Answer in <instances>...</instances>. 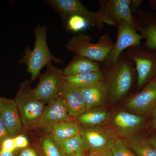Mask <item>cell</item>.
Wrapping results in <instances>:
<instances>
[{
  "label": "cell",
  "mask_w": 156,
  "mask_h": 156,
  "mask_svg": "<svg viewBox=\"0 0 156 156\" xmlns=\"http://www.w3.org/2000/svg\"><path fill=\"white\" fill-rule=\"evenodd\" d=\"M34 46L32 50L26 48L25 54L21 61L27 68V72L30 74L31 82L35 80L43 67L52 63H62L60 58L53 56L48 48L47 42V27L38 25L34 29Z\"/></svg>",
  "instance_id": "cell-1"
},
{
  "label": "cell",
  "mask_w": 156,
  "mask_h": 156,
  "mask_svg": "<svg viewBox=\"0 0 156 156\" xmlns=\"http://www.w3.org/2000/svg\"><path fill=\"white\" fill-rule=\"evenodd\" d=\"M30 80L23 81L14 100L23 126L26 130L37 128V123L44 109L45 103L34 95Z\"/></svg>",
  "instance_id": "cell-2"
},
{
  "label": "cell",
  "mask_w": 156,
  "mask_h": 156,
  "mask_svg": "<svg viewBox=\"0 0 156 156\" xmlns=\"http://www.w3.org/2000/svg\"><path fill=\"white\" fill-rule=\"evenodd\" d=\"M114 46V44L108 36H104L98 43H93L90 37L81 34L70 39L66 48L77 56L103 62L110 54Z\"/></svg>",
  "instance_id": "cell-3"
},
{
  "label": "cell",
  "mask_w": 156,
  "mask_h": 156,
  "mask_svg": "<svg viewBox=\"0 0 156 156\" xmlns=\"http://www.w3.org/2000/svg\"><path fill=\"white\" fill-rule=\"evenodd\" d=\"M65 81L63 69L50 63L47 65L46 71L40 76L38 84L33 89V92L39 100L49 103L59 96Z\"/></svg>",
  "instance_id": "cell-4"
},
{
  "label": "cell",
  "mask_w": 156,
  "mask_h": 156,
  "mask_svg": "<svg viewBox=\"0 0 156 156\" xmlns=\"http://www.w3.org/2000/svg\"><path fill=\"white\" fill-rule=\"evenodd\" d=\"M133 68L128 61L117 62L109 73L106 84L109 97L113 101L122 99L131 89L133 80Z\"/></svg>",
  "instance_id": "cell-5"
},
{
  "label": "cell",
  "mask_w": 156,
  "mask_h": 156,
  "mask_svg": "<svg viewBox=\"0 0 156 156\" xmlns=\"http://www.w3.org/2000/svg\"><path fill=\"white\" fill-rule=\"evenodd\" d=\"M48 3L66 20L78 15L86 18L92 26L100 27L103 23L99 11H90L79 0H50Z\"/></svg>",
  "instance_id": "cell-6"
},
{
  "label": "cell",
  "mask_w": 156,
  "mask_h": 156,
  "mask_svg": "<svg viewBox=\"0 0 156 156\" xmlns=\"http://www.w3.org/2000/svg\"><path fill=\"white\" fill-rule=\"evenodd\" d=\"M129 0L101 1L100 13L103 23L117 25L121 20H125L135 27V23L130 10Z\"/></svg>",
  "instance_id": "cell-7"
},
{
  "label": "cell",
  "mask_w": 156,
  "mask_h": 156,
  "mask_svg": "<svg viewBox=\"0 0 156 156\" xmlns=\"http://www.w3.org/2000/svg\"><path fill=\"white\" fill-rule=\"evenodd\" d=\"M37 123V128L47 133H51L55 125L64 121H72L63 98L58 96L48 103Z\"/></svg>",
  "instance_id": "cell-8"
},
{
  "label": "cell",
  "mask_w": 156,
  "mask_h": 156,
  "mask_svg": "<svg viewBox=\"0 0 156 156\" xmlns=\"http://www.w3.org/2000/svg\"><path fill=\"white\" fill-rule=\"evenodd\" d=\"M118 26V36L115 44L109 56L113 65H115L123 50L129 47H136L140 44L142 35L136 32L135 27L131 23L121 20Z\"/></svg>",
  "instance_id": "cell-9"
},
{
  "label": "cell",
  "mask_w": 156,
  "mask_h": 156,
  "mask_svg": "<svg viewBox=\"0 0 156 156\" xmlns=\"http://www.w3.org/2000/svg\"><path fill=\"white\" fill-rule=\"evenodd\" d=\"M156 105V80H151L139 93L131 97L126 108L136 114L142 115L153 109Z\"/></svg>",
  "instance_id": "cell-10"
},
{
  "label": "cell",
  "mask_w": 156,
  "mask_h": 156,
  "mask_svg": "<svg viewBox=\"0 0 156 156\" xmlns=\"http://www.w3.org/2000/svg\"><path fill=\"white\" fill-rule=\"evenodd\" d=\"M0 117L11 137L22 131L23 126L14 99L0 97Z\"/></svg>",
  "instance_id": "cell-11"
},
{
  "label": "cell",
  "mask_w": 156,
  "mask_h": 156,
  "mask_svg": "<svg viewBox=\"0 0 156 156\" xmlns=\"http://www.w3.org/2000/svg\"><path fill=\"white\" fill-rule=\"evenodd\" d=\"M137 73V87L142 88L156 75V56L145 51L131 54Z\"/></svg>",
  "instance_id": "cell-12"
},
{
  "label": "cell",
  "mask_w": 156,
  "mask_h": 156,
  "mask_svg": "<svg viewBox=\"0 0 156 156\" xmlns=\"http://www.w3.org/2000/svg\"><path fill=\"white\" fill-rule=\"evenodd\" d=\"M145 122V118L142 115L122 111L115 115L113 124L118 134L128 138L136 134Z\"/></svg>",
  "instance_id": "cell-13"
},
{
  "label": "cell",
  "mask_w": 156,
  "mask_h": 156,
  "mask_svg": "<svg viewBox=\"0 0 156 156\" xmlns=\"http://www.w3.org/2000/svg\"><path fill=\"white\" fill-rule=\"evenodd\" d=\"M59 96L63 98L69 115L72 118L77 117L86 111V105L80 88L65 82Z\"/></svg>",
  "instance_id": "cell-14"
},
{
  "label": "cell",
  "mask_w": 156,
  "mask_h": 156,
  "mask_svg": "<svg viewBox=\"0 0 156 156\" xmlns=\"http://www.w3.org/2000/svg\"><path fill=\"white\" fill-rule=\"evenodd\" d=\"M80 133L85 140L86 151H89V152L108 146L110 140L115 138L108 130L99 127L82 128Z\"/></svg>",
  "instance_id": "cell-15"
},
{
  "label": "cell",
  "mask_w": 156,
  "mask_h": 156,
  "mask_svg": "<svg viewBox=\"0 0 156 156\" xmlns=\"http://www.w3.org/2000/svg\"><path fill=\"white\" fill-rule=\"evenodd\" d=\"M80 89L86 105V111L100 107L106 102L109 97L105 82L94 87Z\"/></svg>",
  "instance_id": "cell-16"
},
{
  "label": "cell",
  "mask_w": 156,
  "mask_h": 156,
  "mask_svg": "<svg viewBox=\"0 0 156 156\" xmlns=\"http://www.w3.org/2000/svg\"><path fill=\"white\" fill-rule=\"evenodd\" d=\"M109 112L102 108L98 107L87 111L76 117L78 124L84 128L99 127L108 122L110 119Z\"/></svg>",
  "instance_id": "cell-17"
},
{
  "label": "cell",
  "mask_w": 156,
  "mask_h": 156,
  "mask_svg": "<svg viewBox=\"0 0 156 156\" xmlns=\"http://www.w3.org/2000/svg\"><path fill=\"white\" fill-rule=\"evenodd\" d=\"M63 70L66 77L101 71L96 62L77 55L74 56L71 61Z\"/></svg>",
  "instance_id": "cell-18"
},
{
  "label": "cell",
  "mask_w": 156,
  "mask_h": 156,
  "mask_svg": "<svg viewBox=\"0 0 156 156\" xmlns=\"http://www.w3.org/2000/svg\"><path fill=\"white\" fill-rule=\"evenodd\" d=\"M82 128L72 121H64L53 127L50 136L53 141L58 143L80 134Z\"/></svg>",
  "instance_id": "cell-19"
},
{
  "label": "cell",
  "mask_w": 156,
  "mask_h": 156,
  "mask_svg": "<svg viewBox=\"0 0 156 156\" xmlns=\"http://www.w3.org/2000/svg\"><path fill=\"white\" fill-rule=\"evenodd\" d=\"M65 80L69 83L80 89L94 87L105 82L104 75L101 71L65 76Z\"/></svg>",
  "instance_id": "cell-20"
},
{
  "label": "cell",
  "mask_w": 156,
  "mask_h": 156,
  "mask_svg": "<svg viewBox=\"0 0 156 156\" xmlns=\"http://www.w3.org/2000/svg\"><path fill=\"white\" fill-rule=\"evenodd\" d=\"M124 142L136 156H156V150L151 146L147 138L136 134L126 138Z\"/></svg>",
  "instance_id": "cell-21"
},
{
  "label": "cell",
  "mask_w": 156,
  "mask_h": 156,
  "mask_svg": "<svg viewBox=\"0 0 156 156\" xmlns=\"http://www.w3.org/2000/svg\"><path fill=\"white\" fill-rule=\"evenodd\" d=\"M57 143L64 156H69L87 151L85 140L81 133Z\"/></svg>",
  "instance_id": "cell-22"
},
{
  "label": "cell",
  "mask_w": 156,
  "mask_h": 156,
  "mask_svg": "<svg viewBox=\"0 0 156 156\" xmlns=\"http://www.w3.org/2000/svg\"><path fill=\"white\" fill-rule=\"evenodd\" d=\"M144 38L147 48L156 50V20H150L143 24L136 26Z\"/></svg>",
  "instance_id": "cell-23"
},
{
  "label": "cell",
  "mask_w": 156,
  "mask_h": 156,
  "mask_svg": "<svg viewBox=\"0 0 156 156\" xmlns=\"http://www.w3.org/2000/svg\"><path fill=\"white\" fill-rule=\"evenodd\" d=\"M108 147L113 156H136L124 141L116 138L110 140Z\"/></svg>",
  "instance_id": "cell-24"
},
{
  "label": "cell",
  "mask_w": 156,
  "mask_h": 156,
  "mask_svg": "<svg viewBox=\"0 0 156 156\" xmlns=\"http://www.w3.org/2000/svg\"><path fill=\"white\" fill-rule=\"evenodd\" d=\"M66 27L69 30L77 32L86 29L90 26L89 21L82 16L74 15L66 20Z\"/></svg>",
  "instance_id": "cell-25"
},
{
  "label": "cell",
  "mask_w": 156,
  "mask_h": 156,
  "mask_svg": "<svg viewBox=\"0 0 156 156\" xmlns=\"http://www.w3.org/2000/svg\"><path fill=\"white\" fill-rule=\"evenodd\" d=\"M42 147L45 156H64L57 143L53 141L50 136L43 139Z\"/></svg>",
  "instance_id": "cell-26"
},
{
  "label": "cell",
  "mask_w": 156,
  "mask_h": 156,
  "mask_svg": "<svg viewBox=\"0 0 156 156\" xmlns=\"http://www.w3.org/2000/svg\"><path fill=\"white\" fill-rule=\"evenodd\" d=\"M15 156H42L41 153L35 149L26 147L21 149L16 150Z\"/></svg>",
  "instance_id": "cell-27"
},
{
  "label": "cell",
  "mask_w": 156,
  "mask_h": 156,
  "mask_svg": "<svg viewBox=\"0 0 156 156\" xmlns=\"http://www.w3.org/2000/svg\"><path fill=\"white\" fill-rule=\"evenodd\" d=\"M16 149H21L27 147L29 145V141L27 137L23 134H20L13 137Z\"/></svg>",
  "instance_id": "cell-28"
},
{
  "label": "cell",
  "mask_w": 156,
  "mask_h": 156,
  "mask_svg": "<svg viewBox=\"0 0 156 156\" xmlns=\"http://www.w3.org/2000/svg\"><path fill=\"white\" fill-rule=\"evenodd\" d=\"M0 150L4 151L10 152L15 151L17 149L15 146L13 137H9L7 138L3 142Z\"/></svg>",
  "instance_id": "cell-29"
},
{
  "label": "cell",
  "mask_w": 156,
  "mask_h": 156,
  "mask_svg": "<svg viewBox=\"0 0 156 156\" xmlns=\"http://www.w3.org/2000/svg\"><path fill=\"white\" fill-rule=\"evenodd\" d=\"M88 155V156H113L108 146L99 150L90 152Z\"/></svg>",
  "instance_id": "cell-30"
},
{
  "label": "cell",
  "mask_w": 156,
  "mask_h": 156,
  "mask_svg": "<svg viewBox=\"0 0 156 156\" xmlns=\"http://www.w3.org/2000/svg\"><path fill=\"white\" fill-rule=\"evenodd\" d=\"M9 137L11 136L9 135L8 131L4 126L2 119L0 117V148L3 142Z\"/></svg>",
  "instance_id": "cell-31"
},
{
  "label": "cell",
  "mask_w": 156,
  "mask_h": 156,
  "mask_svg": "<svg viewBox=\"0 0 156 156\" xmlns=\"http://www.w3.org/2000/svg\"><path fill=\"white\" fill-rule=\"evenodd\" d=\"M152 126L153 128L156 129V105L152 111Z\"/></svg>",
  "instance_id": "cell-32"
},
{
  "label": "cell",
  "mask_w": 156,
  "mask_h": 156,
  "mask_svg": "<svg viewBox=\"0 0 156 156\" xmlns=\"http://www.w3.org/2000/svg\"><path fill=\"white\" fill-rule=\"evenodd\" d=\"M147 140L150 144L156 150V133L150 138H147Z\"/></svg>",
  "instance_id": "cell-33"
},
{
  "label": "cell",
  "mask_w": 156,
  "mask_h": 156,
  "mask_svg": "<svg viewBox=\"0 0 156 156\" xmlns=\"http://www.w3.org/2000/svg\"><path fill=\"white\" fill-rule=\"evenodd\" d=\"M142 2V1H131L130 5V10H131V9H132L134 11L135 9H137Z\"/></svg>",
  "instance_id": "cell-34"
},
{
  "label": "cell",
  "mask_w": 156,
  "mask_h": 156,
  "mask_svg": "<svg viewBox=\"0 0 156 156\" xmlns=\"http://www.w3.org/2000/svg\"><path fill=\"white\" fill-rule=\"evenodd\" d=\"M0 156H15V151L10 152L0 150Z\"/></svg>",
  "instance_id": "cell-35"
},
{
  "label": "cell",
  "mask_w": 156,
  "mask_h": 156,
  "mask_svg": "<svg viewBox=\"0 0 156 156\" xmlns=\"http://www.w3.org/2000/svg\"><path fill=\"white\" fill-rule=\"evenodd\" d=\"M69 156H88V155L85 153V152H83L74 154Z\"/></svg>",
  "instance_id": "cell-36"
},
{
  "label": "cell",
  "mask_w": 156,
  "mask_h": 156,
  "mask_svg": "<svg viewBox=\"0 0 156 156\" xmlns=\"http://www.w3.org/2000/svg\"><path fill=\"white\" fill-rule=\"evenodd\" d=\"M154 5L155 6V7H156V1H154Z\"/></svg>",
  "instance_id": "cell-37"
},
{
  "label": "cell",
  "mask_w": 156,
  "mask_h": 156,
  "mask_svg": "<svg viewBox=\"0 0 156 156\" xmlns=\"http://www.w3.org/2000/svg\"><path fill=\"white\" fill-rule=\"evenodd\" d=\"M155 80H156V78H155Z\"/></svg>",
  "instance_id": "cell-38"
}]
</instances>
